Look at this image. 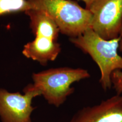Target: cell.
Wrapping results in <instances>:
<instances>
[{"label": "cell", "instance_id": "cell-7", "mask_svg": "<svg viewBox=\"0 0 122 122\" xmlns=\"http://www.w3.org/2000/svg\"><path fill=\"white\" fill-rule=\"evenodd\" d=\"M68 122H122V94L81 109Z\"/></svg>", "mask_w": 122, "mask_h": 122}, {"label": "cell", "instance_id": "cell-10", "mask_svg": "<svg viewBox=\"0 0 122 122\" xmlns=\"http://www.w3.org/2000/svg\"><path fill=\"white\" fill-rule=\"evenodd\" d=\"M81 1H83L85 3V9L88 10L95 0H81Z\"/></svg>", "mask_w": 122, "mask_h": 122}, {"label": "cell", "instance_id": "cell-2", "mask_svg": "<svg viewBox=\"0 0 122 122\" xmlns=\"http://www.w3.org/2000/svg\"><path fill=\"white\" fill-rule=\"evenodd\" d=\"M31 9L43 11L57 24L59 31L70 38L78 37L91 28L89 10L71 0H28Z\"/></svg>", "mask_w": 122, "mask_h": 122}, {"label": "cell", "instance_id": "cell-5", "mask_svg": "<svg viewBox=\"0 0 122 122\" xmlns=\"http://www.w3.org/2000/svg\"><path fill=\"white\" fill-rule=\"evenodd\" d=\"M41 96L33 84L27 85L23 94L10 92L0 88V120L1 122H32L31 115L36 109L33 98Z\"/></svg>", "mask_w": 122, "mask_h": 122}, {"label": "cell", "instance_id": "cell-6", "mask_svg": "<svg viewBox=\"0 0 122 122\" xmlns=\"http://www.w3.org/2000/svg\"><path fill=\"white\" fill-rule=\"evenodd\" d=\"M91 28L105 40L115 39L122 31V0H95L88 9Z\"/></svg>", "mask_w": 122, "mask_h": 122}, {"label": "cell", "instance_id": "cell-3", "mask_svg": "<svg viewBox=\"0 0 122 122\" xmlns=\"http://www.w3.org/2000/svg\"><path fill=\"white\" fill-rule=\"evenodd\" d=\"M90 76L88 70L81 68H50L33 74V85L49 104L59 107L74 93L72 84Z\"/></svg>", "mask_w": 122, "mask_h": 122}, {"label": "cell", "instance_id": "cell-9", "mask_svg": "<svg viewBox=\"0 0 122 122\" xmlns=\"http://www.w3.org/2000/svg\"><path fill=\"white\" fill-rule=\"evenodd\" d=\"M119 47L120 51H122V31L120 35ZM111 83L113 88L117 94H122V71L117 70L111 75Z\"/></svg>", "mask_w": 122, "mask_h": 122}, {"label": "cell", "instance_id": "cell-1", "mask_svg": "<svg viewBox=\"0 0 122 122\" xmlns=\"http://www.w3.org/2000/svg\"><path fill=\"white\" fill-rule=\"evenodd\" d=\"M70 41L85 54H89L100 68V83L105 91L112 86L111 77L115 71H122V57L118 54L120 37L105 40L91 28L78 37L70 38Z\"/></svg>", "mask_w": 122, "mask_h": 122}, {"label": "cell", "instance_id": "cell-8", "mask_svg": "<svg viewBox=\"0 0 122 122\" xmlns=\"http://www.w3.org/2000/svg\"><path fill=\"white\" fill-rule=\"evenodd\" d=\"M30 10L28 0H0V16Z\"/></svg>", "mask_w": 122, "mask_h": 122}, {"label": "cell", "instance_id": "cell-4", "mask_svg": "<svg viewBox=\"0 0 122 122\" xmlns=\"http://www.w3.org/2000/svg\"><path fill=\"white\" fill-rule=\"evenodd\" d=\"M30 27L35 39L24 46L23 54L42 65L56 60L61 48L57 42L60 31L54 20L46 13L39 12L30 17Z\"/></svg>", "mask_w": 122, "mask_h": 122}]
</instances>
